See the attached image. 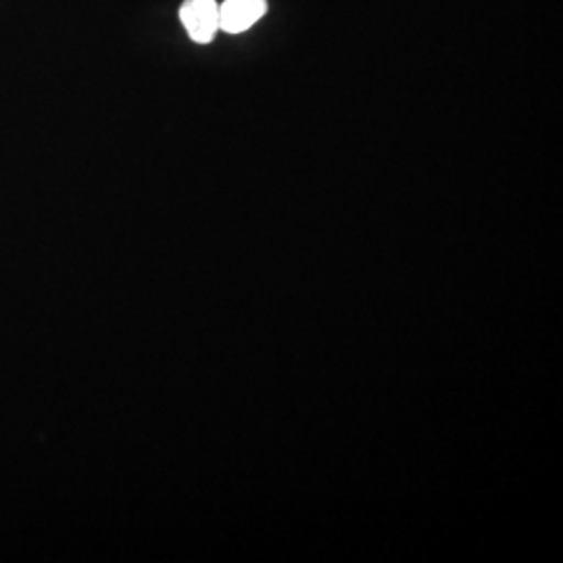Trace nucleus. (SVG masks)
<instances>
[{
	"mask_svg": "<svg viewBox=\"0 0 563 563\" xmlns=\"http://www.w3.org/2000/svg\"><path fill=\"white\" fill-rule=\"evenodd\" d=\"M265 13V0H223L220 7V30L225 34H241L253 27Z\"/></svg>",
	"mask_w": 563,
	"mask_h": 563,
	"instance_id": "nucleus-2",
	"label": "nucleus"
},
{
	"mask_svg": "<svg viewBox=\"0 0 563 563\" xmlns=\"http://www.w3.org/2000/svg\"><path fill=\"white\" fill-rule=\"evenodd\" d=\"M181 25L197 44H209L220 32V4L216 0H184Z\"/></svg>",
	"mask_w": 563,
	"mask_h": 563,
	"instance_id": "nucleus-1",
	"label": "nucleus"
}]
</instances>
